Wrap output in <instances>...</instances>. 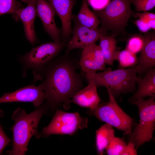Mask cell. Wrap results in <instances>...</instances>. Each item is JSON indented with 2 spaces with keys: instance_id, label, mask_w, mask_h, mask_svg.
Segmentation results:
<instances>
[{
  "instance_id": "obj_1",
  "label": "cell",
  "mask_w": 155,
  "mask_h": 155,
  "mask_svg": "<svg viewBox=\"0 0 155 155\" xmlns=\"http://www.w3.org/2000/svg\"><path fill=\"white\" fill-rule=\"evenodd\" d=\"M45 77L40 86L45 99L51 108L63 104L65 108L82 89V77L76 71V65L71 59L62 57L51 61L44 68Z\"/></svg>"
},
{
  "instance_id": "obj_2",
  "label": "cell",
  "mask_w": 155,
  "mask_h": 155,
  "mask_svg": "<svg viewBox=\"0 0 155 155\" xmlns=\"http://www.w3.org/2000/svg\"><path fill=\"white\" fill-rule=\"evenodd\" d=\"M50 107L47 103L29 114H27L20 107L14 111L11 118L14 124L11 128L13 134L12 147L8 152L9 155H25L32 137L40 138L38 125L41 118L47 113Z\"/></svg>"
},
{
  "instance_id": "obj_3",
  "label": "cell",
  "mask_w": 155,
  "mask_h": 155,
  "mask_svg": "<svg viewBox=\"0 0 155 155\" xmlns=\"http://www.w3.org/2000/svg\"><path fill=\"white\" fill-rule=\"evenodd\" d=\"M101 72L85 73L87 80L92 79L96 86L106 87L115 97L122 94L134 93L136 90L138 78L135 69L131 67L112 70L105 68Z\"/></svg>"
},
{
  "instance_id": "obj_4",
  "label": "cell",
  "mask_w": 155,
  "mask_h": 155,
  "mask_svg": "<svg viewBox=\"0 0 155 155\" xmlns=\"http://www.w3.org/2000/svg\"><path fill=\"white\" fill-rule=\"evenodd\" d=\"M132 0H110L102 9L94 12L98 18L100 28L106 34L115 38L127 34L125 28L134 12Z\"/></svg>"
},
{
  "instance_id": "obj_5",
  "label": "cell",
  "mask_w": 155,
  "mask_h": 155,
  "mask_svg": "<svg viewBox=\"0 0 155 155\" xmlns=\"http://www.w3.org/2000/svg\"><path fill=\"white\" fill-rule=\"evenodd\" d=\"M155 98L139 99L131 103L137 107L140 120L129 134L128 142L133 144L137 150L152 138L155 128Z\"/></svg>"
},
{
  "instance_id": "obj_6",
  "label": "cell",
  "mask_w": 155,
  "mask_h": 155,
  "mask_svg": "<svg viewBox=\"0 0 155 155\" xmlns=\"http://www.w3.org/2000/svg\"><path fill=\"white\" fill-rule=\"evenodd\" d=\"M107 89L109 96L108 101L100 103L94 109H89L88 113L100 121L129 135L131 131L134 119L120 107L115 97L109 89Z\"/></svg>"
},
{
  "instance_id": "obj_7",
  "label": "cell",
  "mask_w": 155,
  "mask_h": 155,
  "mask_svg": "<svg viewBox=\"0 0 155 155\" xmlns=\"http://www.w3.org/2000/svg\"><path fill=\"white\" fill-rule=\"evenodd\" d=\"M88 119L78 112L69 113L57 109L51 121L39 133L40 138L51 135H72L78 130L87 127Z\"/></svg>"
},
{
  "instance_id": "obj_8",
  "label": "cell",
  "mask_w": 155,
  "mask_h": 155,
  "mask_svg": "<svg viewBox=\"0 0 155 155\" xmlns=\"http://www.w3.org/2000/svg\"><path fill=\"white\" fill-rule=\"evenodd\" d=\"M66 42H49L33 48L22 58L21 61L27 68L40 70L57 56L63 48Z\"/></svg>"
},
{
  "instance_id": "obj_9",
  "label": "cell",
  "mask_w": 155,
  "mask_h": 155,
  "mask_svg": "<svg viewBox=\"0 0 155 155\" xmlns=\"http://www.w3.org/2000/svg\"><path fill=\"white\" fill-rule=\"evenodd\" d=\"M75 20L72 36L66 51L67 54L74 49H83L88 45L96 43L102 36L107 34L100 28L92 29L81 25Z\"/></svg>"
},
{
  "instance_id": "obj_10",
  "label": "cell",
  "mask_w": 155,
  "mask_h": 155,
  "mask_svg": "<svg viewBox=\"0 0 155 155\" xmlns=\"http://www.w3.org/2000/svg\"><path fill=\"white\" fill-rule=\"evenodd\" d=\"M45 99V94L40 86L31 85L0 97V103L13 102H32L36 108L41 105Z\"/></svg>"
},
{
  "instance_id": "obj_11",
  "label": "cell",
  "mask_w": 155,
  "mask_h": 155,
  "mask_svg": "<svg viewBox=\"0 0 155 155\" xmlns=\"http://www.w3.org/2000/svg\"><path fill=\"white\" fill-rule=\"evenodd\" d=\"M144 41L137 64L132 67L136 70L138 76L142 77L155 67V31L142 34Z\"/></svg>"
},
{
  "instance_id": "obj_12",
  "label": "cell",
  "mask_w": 155,
  "mask_h": 155,
  "mask_svg": "<svg viewBox=\"0 0 155 155\" xmlns=\"http://www.w3.org/2000/svg\"><path fill=\"white\" fill-rule=\"evenodd\" d=\"M105 60L98 45L92 44L82 49L79 65L85 73H93L105 68Z\"/></svg>"
},
{
  "instance_id": "obj_13",
  "label": "cell",
  "mask_w": 155,
  "mask_h": 155,
  "mask_svg": "<svg viewBox=\"0 0 155 155\" xmlns=\"http://www.w3.org/2000/svg\"><path fill=\"white\" fill-rule=\"evenodd\" d=\"M36 12L46 32L54 42H61L60 31L55 20L56 12L50 3L46 0H36Z\"/></svg>"
},
{
  "instance_id": "obj_14",
  "label": "cell",
  "mask_w": 155,
  "mask_h": 155,
  "mask_svg": "<svg viewBox=\"0 0 155 155\" xmlns=\"http://www.w3.org/2000/svg\"><path fill=\"white\" fill-rule=\"evenodd\" d=\"M51 5L59 17L62 25V38L66 42L72 33V11L75 0H46Z\"/></svg>"
},
{
  "instance_id": "obj_15",
  "label": "cell",
  "mask_w": 155,
  "mask_h": 155,
  "mask_svg": "<svg viewBox=\"0 0 155 155\" xmlns=\"http://www.w3.org/2000/svg\"><path fill=\"white\" fill-rule=\"evenodd\" d=\"M27 6L17 10L14 14L21 20L24 26L26 38L32 44L36 40L34 22L36 14V0H27Z\"/></svg>"
},
{
  "instance_id": "obj_16",
  "label": "cell",
  "mask_w": 155,
  "mask_h": 155,
  "mask_svg": "<svg viewBox=\"0 0 155 155\" xmlns=\"http://www.w3.org/2000/svg\"><path fill=\"white\" fill-rule=\"evenodd\" d=\"M87 86L78 92L69 101L84 107L93 109L100 103L101 100L97 91V86L92 79H88Z\"/></svg>"
},
{
  "instance_id": "obj_17",
  "label": "cell",
  "mask_w": 155,
  "mask_h": 155,
  "mask_svg": "<svg viewBox=\"0 0 155 155\" xmlns=\"http://www.w3.org/2000/svg\"><path fill=\"white\" fill-rule=\"evenodd\" d=\"M137 89L129 99L131 103L146 97L155 98V69L147 71L143 77H138L137 81Z\"/></svg>"
},
{
  "instance_id": "obj_18",
  "label": "cell",
  "mask_w": 155,
  "mask_h": 155,
  "mask_svg": "<svg viewBox=\"0 0 155 155\" xmlns=\"http://www.w3.org/2000/svg\"><path fill=\"white\" fill-rule=\"evenodd\" d=\"M99 45L103 55L106 64L112 65L116 60L117 50V41L115 38L106 34L99 38Z\"/></svg>"
},
{
  "instance_id": "obj_19",
  "label": "cell",
  "mask_w": 155,
  "mask_h": 155,
  "mask_svg": "<svg viewBox=\"0 0 155 155\" xmlns=\"http://www.w3.org/2000/svg\"><path fill=\"white\" fill-rule=\"evenodd\" d=\"M75 20L81 25L93 29L97 28L100 23L97 16L88 7L87 0H82Z\"/></svg>"
},
{
  "instance_id": "obj_20",
  "label": "cell",
  "mask_w": 155,
  "mask_h": 155,
  "mask_svg": "<svg viewBox=\"0 0 155 155\" xmlns=\"http://www.w3.org/2000/svg\"><path fill=\"white\" fill-rule=\"evenodd\" d=\"M96 144L97 152L102 155L107 146L115 136L113 127L105 123L102 125L96 131Z\"/></svg>"
},
{
  "instance_id": "obj_21",
  "label": "cell",
  "mask_w": 155,
  "mask_h": 155,
  "mask_svg": "<svg viewBox=\"0 0 155 155\" xmlns=\"http://www.w3.org/2000/svg\"><path fill=\"white\" fill-rule=\"evenodd\" d=\"M121 68L133 67L137 63L138 58L136 55L126 49L121 51H118L115 57Z\"/></svg>"
},
{
  "instance_id": "obj_22",
  "label": "cell",
  "mask_w": 155,
  "mask_h": 155,
  "mask_svg": "<svg viewBox=\"0 0 155 155\" xmlns=\"http://www.w3.org/2000/svg\"><path fill=\"white\" fill-rule=\"evenodd\" d=\"M126 142L122 139L114 136L105 149L108 155H120L126 146Z\"/></svg>"
},
{
  "instance_id": "obj_23",
  "label": "cell",
  "mask_w": 155,
  "mask_h": 155,
  "mask_svg": "<svg viewBox=\"0 0 155 155\" xmlns=\"http://www.w3.org/2000/svg\"><path fill=\"white\" fill-rule=\"evenodd\" d=\"M144 44V41L142 34H135L129 38L125 49L136 55L141 51Z\"/></svg>"
},
{
  "instance_id": "obj_24",
  "label": "cell",
  "mask_w": 155,
  "mask_h": 155,
  "mask_svg": "<svg viewBox=\"0 0 155 155\" xmlns=\"http://www.w3.org/2000/svg\"><path fill=\"white\" fill-rule=\"evenodd\" d=\"M20 6L16 0H0V16L6 13L14 14Z\"/></svg>"
},
{
  "instance_id": "obj_25",
  "label": "cell",
  "mask_w": 155,
  "mask_h": 155,
  "mask_svg": "<svg viewBox=\"0 0 155 155\" xmlns=\"http://www.w3.org/2000/svg\"><path fill=\"white\" fill-rule=\"evenodd\" d=\"M131 4L137 12L148 11L155 7V0H132Z\"/></svg>"
},
{
  "instance_id": "obj_26",
  "label": "cell",
  "mask_w": 155,
  "mask_h": 155,
  "mask_svg": "<svg viewBox=\"0 0 155 155\" xmlns=\"http://www.w3.org/2000/svg\"><path fill=\"white\" fill-rule=\"evenodd\" d=\"M4 115L3 111L0 109V118ZM11 140L4 132L0 124V155L5 147L11 142Z\"/></svg>"
},
{
  "instance_id": "obj_27",
  "label": "cell",
  "mask_w": 155,
  "mask_h": 155,
  "mask_svg": "<svg viewBox=\"0 0 155 155\" xmlns=\"http://www.w3.org/2000/svg\"><path fill=\"white\" fill-rule=\"evenodd\" d=\"M147 20L138 18L135 22V24L139 30L146 33L151 29L147 22Z\"/></svg>"
},
{
  "instance_id": "obj_28",
  "label": "cell",
  "mask_w": 155,
  "mask_h": 155,
  "mask_svg": "<svg viewBox=\"0 0 155 155\" xmlns=\"http://www.w3.org/2000/svg\"><path fill=\"white\" fill-rule=\"evenodd\" d=\"M137 150L133 144L128 142L121 154L120 155H136Z\"/></svg>"
},
{
  "instance_id": "obj_29",
  "label": "cell",
  "mask_w": 155,
  "mask_h": 155,
  "mask_svg": "<svg viewBox=\"0 0 155 155\" xmlns=\"http://www.w3.org/2000/svg\"><path fill=\"white\" fill-rule=\"evenodd\" d=\"M132 17L145 20L155 19V14L147 11L134 13Z\"/></svg>"
},
{
  "instance_id": "obj_30",
  "label": "cell",
  "mask_w": 155,
  "mask_h": 155,
  "mask_svg": "<svg viewBox=\"0 0 155 155\" xmlns=\"http://www.w3.org/2000/svg\"><path fill=\"white\" fill-rule=\"evenodd\" d=\"M147 22L151 29L155 30V19L148 20H147Z\"/></svg>"
},
{
  "instance_id": "obj_31",
  "label": "cell",
  "mask_w": 155,
  "mask_h": 155,
  "mask_svg": "<svg viewBox=\"0 0 155 155\" xmlns=\"http://www.w3.org/2000/svg\"><path fill=\"white\" fill-rule=\"evenodd\" d=\"M22 0L23 1H24V2H26L27 0Z\"/></svg>"
}]
</instances>
